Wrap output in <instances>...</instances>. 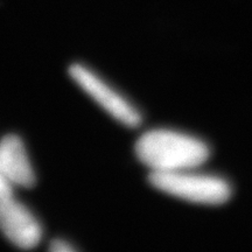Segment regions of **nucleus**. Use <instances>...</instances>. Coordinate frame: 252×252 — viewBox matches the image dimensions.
<instances>
[{
  "label": "nucleus",
  "instance_id": "f257e3e1",
  "mask_svg": "<svg viewBox=\"0 0 252 252\" xmlns=\"http://www.w3.org/2000/svg\"><path fill=\"white\" fill-rule=\"evenodd\" d=\"M137 158L151 172L195 169L210 156L208 145L182 132L157 128L144 133L135 144Z\"/></svg>",
  "mask_w": 252,
  "mask_h": 252
},
{
  "label": "nucleus",
  "instance_id": "f03ea898",
  "mask_svg": "<svg viewBox=\"0 0 252 252\" xmlns=\"http://www.w3.org/2000/svg\"><path fill=\"white\" fill-rule=\"evenodd\" d=\"M153 187L172 196L193 203L220 206L231 197V186L225 179L212 174L182 169L174 172H151Z\"/></svg>",
  "mask_w": 252,
  "mask_h": 252
},
{
  "label": "nucleus",
  "instance_id": "7ed1b4c3",
  "mask_svg": "<svg viewBox=\"0 0 252 252\" xmlns=\"http://www.w3.org/2000/svg\"><path fill=\"white\" fill-rule=\"evenodd\" d=\"M69 75L82 90L123 125L137 127L141 124L139 111L90 69L82 64H72Z\"/></svg>",
  "mask_w": 252,
  "mask_h": 252
},
{
  "label": "nucleus",
  "instance_id": "20e7f679",
  "mask_svg": "<svg viewBox=\"0 0 252 252\" xmlns=\"http://www.w3.org/2000/svg\"><path fill=\"white\" fill-rule=\"evenodd\" d=\"M0 230L18 248H35L42 237V229L35 216L13 196L0 200Z\"/></svg>",
  "mask_w": 252,
  "mask_h": 252
},
{
  "label": "nucleus",
  "instance_id": "39448f33",
  "mask_svg": "<svg viewBox=\"0 0 252 252\" xmlns=\"http://www.w3.org/2000/svg\"><path fill=\"white\" fill-rule=\"evenodd\" d=\"M0 174L11 186L31 188L35 185V173L18 135L8 134L0 140Z\"/></svg>",
  "mask_w": 252,
  "mask_h": 252
},
{
  "label": "nucleus",
  "instance_id": "423d86ee",
  "mask_svg": "<svg viewBox=\"0 0 252 252\" xmlns=\"http://www.w3.org/2000/svg\"><path fill=\"white\" fill-rule=\"evenodd\" d=\"M49 250L54 252H71L75 251V248L71 247L67 242L61 241V239H56V241L52 242Z\"/></svg>",
  "mask_w": 252,
  "mask_h": 252
},
{
  "label": "nucleus",
  "instance_id": "0eeeda50",
  "mask_svg": "<svg viewBox=\"0 0 252 252\" xmlns=\"http://www.w3.org/2000/svg\"><path fill=\"white\" fill-rule=\"evenodd\" d=\"M8 196H12V186L0 174V200Z\"/></svg>",
  "mask_w": 252,
  "mask_h": 252
}]
</instances>
